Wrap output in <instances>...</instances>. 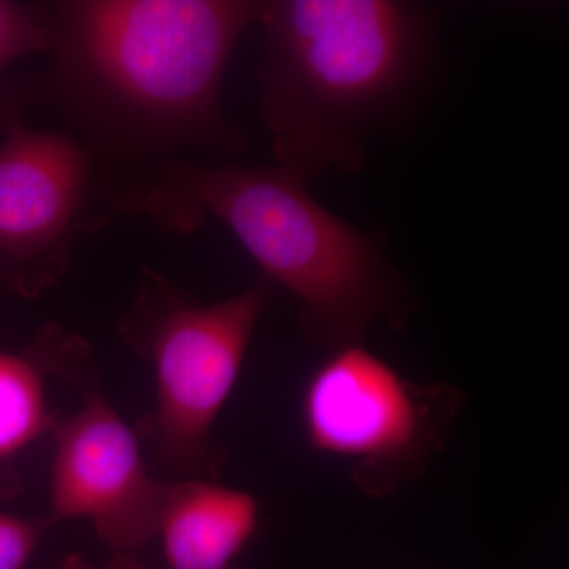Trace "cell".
<instances>
[{"label":"cell","instance_id":"cell-1","mask_svg":"<svg viewBox=\"0 0 569 569\" xmlns=\"http://www.w3.org/2000/svg\"><path fill=\"white\" fill-rule=\"evenodd\" d=\"M247 0H70L52 6L54 88L114 151L183 146L239 151L220 89L236 41L257 22Z\"/></svg>","mask_w":569,"mask_h":569},{"label":"cell","instance_id":"cell-2","mask_svg":"<svg viewBox=\"0 0 569 569\" xmlns=\"http://www.w3.org/2000/svg\"><path fill=\"white\" fill-rule=\"evenodd\" d=\"M260 114L277 167L307 178L355 173L367 140L417 96L432 58V17L395 0L260 2Z\"/></svg>","mask_w":569,"mask_h":569},{"label":"cell","instance_id":"cell-3","mask_svg":"<svg viewBox=\"0 0 569 569\" xmlns=\"http://www.w3.org/2000/svg\"><path fill=\"white\" fill-rule=\"evenodd\" d=\"M112 204L181 234L206 212L219 217L266 279L301 301L302 325L329 351L362 343L370 323L396 306V276L376 236L328 211L306 178L282 167L160 160L119 187Z\"/></svg>","mask_w":569,"mask_h":569},{"label":"cell","instance_id":"cell-4","mask_svg":"<svg viewBox=\"0 0 569 569\" xmlns=\"http://www.w3.org/2000/svg\"><path fill=\"white\" fill-rule=\"evenodd\" d=\"M274 283L261 276L241 293L200 305L167 276L142 268L119 335L152 366L156 402L142 432L179 479L219 481L223 452L212 429L230 399Z\"/></svg>","mask_w":569,"mask_h":569},{"label":"cell","instance_id":"cell-5","mask_svg":"<svg viewBox=\"0 0 569 569\" xmlns=\"http://www.w3.org/2000/svg\"><path fill=\"white\" fill-rule=\"evenodd\" d=\"M462 391L417 383L351 343L329 351L301 397L309 447L346 463L356 488L385 498L425 473L462 408Z\"/></svg>","mask_w":569,"mask_h":569},{"label":"cell","instance_id":"cell-6","mask_svg":"<svg viewBox=\"0 0 569 569\" xmlns=\"http://www.w3.org/2000/svg\"><path fill=\"white\" fill-rule=\"evenodd\" d=\"M48 373L80 391L74 415L56 421L48 527L86 519L114 553H137L157 537L164 481L152 478L140 443L91 377V351L81 337L47 326Z\"/></svg>","mask_w":569,"mask_h":569},{"label":"cell","instance_id":"cell-7","mask_svg":"<svg viewBox=\"0 0 569 569\" xmlns=\"http://www.w3.org/2000/svg\"><path fill=\"white\" fill-rule=\"evenodd\" d=\"M102 187L92 146L11 121L0 144V287L36 299L61 282L78 236L110 213Z\"/></svg>","mask_w":569,"mask_h":569},{"label":"cell","instance_id":"cell-8","mask_svg":"<svg viewBox=\"0 0 569 569\" xmlns=\"http://www.w3.org/2000/svg\"><path fill=\"white\" fill-rule=\"evenodd\" d=\"M260 527V501L209 479L164 481L157 537L167 569H242Z\"/></svg>","mask_w":569,"mask_h":569},{"label":"cell","instance_id":"cell-9","mask_svg":"<svg viewBox=\"0 0 569 569\" xmlns=\"http://www.w3.org/2000/svg\"><path fill=\"white\" fill-rule=\"evenodd\" d=\"M47 376L33 343L24 355L0 351V459L51 433L56 419L48 408Z\"/></svg>","mask_w":569,"mask_h":569},{"label":"cell","instance_id":"cell-10","mask_svg":"<svg viewBox=\"0 0 569 569\" xmlns=\"http://www.w3.org/2000/svg\"><path fill=\"white\" fill-rule=\"evenodd\" d=\"M52 40V6L0 0V71L24 56L51 51Z\"/></svg>","mask_w":569,"mask_h":569},{"label":"cell","instance_id":"cell-11","mask_svg":"<svg viewBox=\"0 0 569 569\" xmlns=\"http://www.w3.org/2000/svg\"><path fill=\"white\" fill-rule=\"evenodd\" d=\"M47 529L50 527L44 519H24L0 512V569H26Z\"/></svg>","mask_w":569,"mask_h":569},{"label":"cell","instance_id":"cell-12","mask_svg":"<svg viewBox=\"0 0 569 569\" xmlns=\"http://www.w3.org/2000/svg\"><path fill=\"white\" fill-rule=\"evenodd\" d=\"M52 569H146V565L138 559L137 553H112L108 563L93 565L84 557L71 553L63 557Z\"/></svg>","mask_w":569,"mask_h":569}]
</instances>
